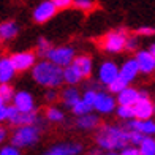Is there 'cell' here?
<instances>
[{"mask_svg":"<svg viewBox=\"0 0 155 155\" xmlns=\"http://www.w3.org/2000/svg\"><path fill=\"white\" fill-rule=\"evenodd\" d=\"M32 70V78L33 81L41 87L46 89H57L63 84V71L62 67L49 62L48 59L35 62Z\"/></svg>","mask_w":155,"mask_h":155,"instance_id":"1","label":"cell"},{"mask_svg":"<svg viewBox=\"0 0 155 155\" xmlns=\"http://www.w3.org/2000/svg\"><path fill=\"white\" fill-rule=\"evenodd\" d=\"M95 139L98 147L103 150H120L128 144V131L124 127L104 124L98 128Z\"/></svg>","mask_w":155,"mask_h":155,"instance_id":"2","label":"cell"},{"mask_svg":"<svg viewBox=\"0 0 155 155\" xmlns=\"http://www.w3.org/2000/svg\"><path fill=\"white\" fill-rule=\"evenodd\" d=\"M40 136H41V128L37 124L19 125L11 135V144H15L19 149H29V147L38 143Z\"/></svg>","mask_w":155,"mask_h":155,"instance_id":"3","label":"cell"},{"mask_svg":"<svg viewBox=\"0 0 155 155\" xmlns=\"http://www.w3.org/2000/svg\"><path fill=\"white\" fill-rule=\"evenodd\" d=\"M127 32L124 29H117V30H111L103 37L101 40V46L106 52L111 54H119L125 49V41H127Z\"/></svg>","mask_w":155,"mask_h":155,"instance_id":"4","label":"cell"},{"mask_svg":"<svg viewBox=\"0 0 155 155\" xmlns=\"http://www.w3.org/2000/svg\"><path fill=\"white\" fill-rule=\"evenodd\" d=\"M45 57L49 60L55 63V65L59 67H67L70 65V63L73 62L74 59V49L71 46H51L49 48V51L45 54Z\"/></svg>","mask_w":155,"mask_h":155,"instance_id":"5","label":"cell"},{"mask_svg":"<svg viewBox=\"0 0 155 155\" xmlns=\"http://www.w3.org/2000/svg\"><path fill=\"white\" fill-rule=\"evenodd\" d=\"M13 127H19V125H32V124H38L40 117L37 111H30V112H21L15 106H8V117H6Z\"/></svg>","mask_w":155,"mask_h":155,"instance_id":"6","label":"cell"},{"mask_svg":"<svg viewBox=\"0 0 155 155\" xmlns=\"http://www.w3.org/2000/svg\"><path fill=\"white\" fill-rule=\"evenodd\" d=\"M133 117L135 119H150L155 112V106L150 100V97L146 92H141L136 103L133 104Z\"/></svg>","mask_w":155,"mask_h":155,"instance_id":"7","label":"cell"},{"mask_svg":"<svg viewBox=\"0 0 155 155\" xmlns=\"http://www.w3.org/2000/svg\"><path fill=\"white\" fill-rule=\"evenodd\" d=\"M13 67H15L16 71H27L30 70L35 62H37V55L32 51H21V52H15L10 57Z\"/></svg>","mask_w":155,"mask_h":155,"instance_id":"8","label":"cell"},{"mask_svg":"<svg viewBox=\"0 0 155 155\" xmlns=\"http://www.w3.org/2000/svg\"><path fill=\"white\" fill-rule=\"evenodd\" d=\"M11 101H13V106H15L18 111H21V112L37 111L35 98H33V95L30 92H27V90H19V92H15Z\"/></svg>","mask_w":155,"mask_h":155,"instance_id":"9","label":"cell"},{"mask_svg":"<svg viewBox=\"0 0 155 155\" xmlns=\"http://www.w3.org/2000/svg\"><path fill=\"white\" fill-rule=\"evenodd\" d=\"M117 103L116 98L112 97V94L109 92H97L95 95V101H94V109L98 111L100 114H111L116 109Z\"/></svg>","mask_w":155,"mask_h":155,"instance_id":"10","label":"cell"},{"mask_svg":"<svg viewBox=\"0 0 155 155\" xmlns=\"http://www.w3.org/2000/svg\"><path fill=\"white\" fill-rule=\"evenodd\" d=\"M125 130H135V131H139L141 135L144 136H153L155 133V122L150 119H130L127 120V125L124 127Z\"/></svg>","mask_w":155,"mask_h":155,"instance_id":"11","label":"cell"},{"mask_svg":"<svg viewBox=\"0 0 155 155\" xmlns=\"http://www.w3.org/2000/svg\"><path fill=\"white\" fill-rule=\"evenodd\" d=\"M57 13V8L54 6L51 0H43L40 5H37V8L33 10V21L38 24H45L49 19H52Z\"/></svg>","mask_w":155,"mask_h":155,"instance_id":"12","label":"cell"},{"mask_svg":"<svg viewBox=\"0 0 155 155\" xmlns=\"http://www.w3.org/2000/svg\"><path fill=\"white\" fill-rule=\"evenodd\" d=\"M117 76H119V67H117V63L112 62V60L103 62L101 65H100V68H98V73H97L98 81H100L103 86L111 84Z\"/></svg>","mask_w":155,"mask_h":155,"instance_id":"13","label":"cell"},{"mask_svg":"<svg viewBox=\"0 0 155 155\" xmlns=\"http://www.w3.org/2000/svg\"><path fill=\"white\" fill-rule=\"evenodd\" d=\"M135 60L138 63L139 73L144 74H152L155 71V54L150 52L149 49H144V51H136Z\"/></svg>","mask_w":155,"mask_h":155,"instance_id":"14","label":"cell"},{"mask_svg":"<svg viewBox=\"0 0 155 155\" xmlns=\"http://www.w3.org/2000/svg\"><path fill=\"white\" fill-rule=\"evenodd\" d=\"M81 150H82L81 144L62 143V144H55L52 147H49L41 155H78V153H81Z\"/></svg>","mask_w":155,"mask_h":155,"instance_id":"15","label":"cell"},{"mask_svg":"<svg viewBox=\"0 0 155 155\" xmlns=\"http://www.w3.org/2000/svg\"><path fill=\"white\" fill-rule=\"evenodd\" d=\"M139 94H141V90H138L136 87H131L128 84L125 89H122L120 92L117 94L116 103L117 104H125V106H133V104L136 103V100L139 98Z\"/></svg>","mask_w":155,"mask_h":155,"instance_id":"16","label":"cell"},{"mask_svg":"<svg viewBox=\"0 0 155 155\" xmlns=\"http://www.w3.org/2000/svg\"><path fill=\"white\" fill-rule=\"evenodd\" d=\"M76 127L79 130H95L100 127V117H98L97 114H94L92 111L90 112H86V114H81L76 117Z\"/></svg>","mask_w":155,"mask_h":155,"instance_id":"17","label":"cell"},{"mask_svg":"<svg viewBox=\"0 0 155 155\" xmlns=\"http://www.w3.org/2000/svg\"><path fill=\"white\" fill-rule=\"evenodd\" d=\"M119 74H120L127 82H133L136 79L138 74H139V68H138V63H136L135 57L127 59L122 63V67H119Z\"/></svg>","mask_w":155,"mask_h":155,"instance_id":"18","label":"cell"},{"mask_svg":"<svg viewBox=\"0 0 155 155\" xmlns=\"http://www.w3.org/2000/svg\"><path fill=\"white\" fill-rule=\"evenodd\" d=\"M16 70L13 67L10 57H0V84L2 82H11L16 76Z\"/></svg>","mask_w":155,"mask_h":155,"instance_id":"19","label":"cell"},{"mask_svg":"<svg viewBox=\"0 0 155 155\" xmlns=\"http://www.w3.org/2000/svg\"><path fill=\"white\" fill-rule=\"evenodd\" d=\"M19 33V25L15 21H5L0 24V41L15 40Z\"/></svg>","mask_w":155,"mask_h":155,"instance_id":"20","label":"cell"},{"mask_svg":"<svg viewBox=\"0 0 155 155\" xmlns=\"http://www.w3.org/2000/svg\"><path fill=\"white\" fill-rule=\"evenodd\" d=\"M62 71H63V82L68 84V86H76V84H79L84 79V76L81 74V71L73 65V63L63 67Z\"/></svg>","mask_w":155,"mask_h":155,"instance_id":"21","label":"cell"},{"mask_svg":"<svg viewBox=\"0 0 155 155\" xmlns=\"http://www.w3.org/2000/svg\"><path fill=\"white\" fill-rule=\"evenodd\" d=\"M73 65L79 70L81 74L84 78H89L90 74H92V70H94V62L92 59L89 57V55H74V59H73Z\"/></svg>","mask_w":155,"mask_h":155,"instance_id":"22","label":"cell"},{"mask_svg":"<svg viewBox=\"0 0 155 155\" xmlns=\"http://www.w3.org/2000/svg\"><path fill=\"white\" fill-rule=\"evenodd\" d=\"M59 98L62 100V103L65 104L67 108L71 109L73 104L81 98V94H79V90L76 89V86H68L67 89L62 90V94H59Z\"/></svg>","mask_w":155,"mask_h":155,"instance_id":"23","label":"cell"},{"mask_svg":"<svg viewBox=\"0 0 155 155\" xmlns=\"http://www.w3.org/2000/svg\"><path fill=\"white\" fill-rule=\"evenodd\" d=\"M141 155H155V139L153 136H144L138 144Z\"/></svg>","mask_w":155,"mask_h":155,"instance_id":"24","label":"cell"},{"mask_svg":"<svg viewBox=\"0 0 155 155\" xmlns=\"http://www.w3.org/2000/svg\"><path fill=\"white\" fill-rule=\"evenodd\" d=\"M46 119L49 122H52V124H60V122L65 120V114H63V111L59 109V108L49 106L46 109Z\"/></svg>","mask_w":155,"mask_h":155,"instance_id":"25","label":"cell"},{"mask_svg":"<svg viewBox=\"0 0 155 155\" xmlns=\"http://www.w3.org/2000/svg\"><path fill=\"white\" fill-rule=\"evenodd\" d=\"M13 95H15V89L10 86V82H2L0 84V103H10Z\"/></svg>","mask_w":155,"mask_h":155,"instance_id":"26","label":"cell"},{"mask_svg":"<svg viewBox=\"0 0 155 155\" xmlns=\"http://www.w3.org/2000/svg\"><path fill=\"white\" fill-rule=\"evenodd\" d=\"M128 84H130V82H127V81L124 79V78H122L120 74H119V76L116 78V79L111 82V84H108L106 87L109 89V94H119L122 89H125L127 86H128Z\"/></svg>","mask_w":155,"mask_h":155,"instance_id":"27","label":"cell"},{"mask_svg":"<svg viewBox=\"0 0 155 155\" xmlns=\"http://www.w3.org/2000/svg\"><path fill=\"white\" fill-rule=\"evenodd\" d=\"M71 111H73V114L74 116H81V114H86V112H90V111H94L92 106H89V104L82 100V98H79L73 106H71Z\"/></svg>","mask_w":155,"mask_h":155,"instance_id":"28","label":"cell"},{"mask_svg":"<svg viewBox=\"0 0 155 155\" xmlns=\"http://www.w3.org/2000/svg\"><path fill=\"white\" fill-rule=\"evenodd\" d=\"M114 111H116L117 117H120L122 120H130V119H133V108H131V106L119 104V106H116Z\"/></svg>","mask_w":155,"mask_h":155,"instance_id":"29","label":"cell"},{"mask_svg":"<svg viewBox=\"0 0 155 155\" xmlns=\"http://www.w3.org/2000/svg\"><path fill=\"white\" fill-rule=\"evenodd\" d=\"M74 8L81 10V11H92L95 8V2L94 0H73Z\"/></svg>","mask_w":155,"mask_h":155,"instance_id":"30","label":"cell"},{"mask_svg":"<svg viewBox=\"0 0 155 155\" xmlns=\"http://www.w3.org/2000/svg\"><path fill=\"white\" fill-rule=\"evenodd\" d=\"M0 155H22V153H21L19 147H16L15 144H8L0 147Z\"/></svg>","mask_w":155,"mask_h":155,"instance_id":"31","label":"cell"},{"mask_svg":"<svg viewBox=\"0 0 155 155\" xmlns=\"http://www.w3.org/2000/svg\"><path fill=\"white\" fill-rule=\"evenodd\" d=\"M52 45L49 43V40H46V38H40L38 40V43H37V51H38V54L40 55H45L48 51H49V48H51Z\"/></svg>","mask_w":155,"mask_h":155,"instance_id":"32","label":"cell"},{"mask_svg":"<svg viewBox=\"0 0 155 155\" xmlns=\"http://www.w3.org/2000/svg\"><path fill=\"white\" fill-rule=\"evenodd\" d=\"M127 131H128V144L138 146L141 143V139L144 138V135H141L139 131H135V130H127Z\"/></svg>","mask_w":155,"mask_h":155,"instance_id":"33","label":"cell"},{"mask_svg":"<svg viewBox=\"0 0 155 155\" xmlns=\"http://www.w3.org/2000/svg\"><path fill=\"white\" fill-rule=\"evenodd\" d=\"M138 46H139L138 37H127L125 49H128V51H131V52H136V51H138Z\"/></svg>","mask_w":155,"mask_h":155,"instance_id":"34","label":"cell"},{"mask_svg":"<svg viewBox=\"0 0 155 155\" xmlns=\"http://www.w3.org/2000/svg\"><path fill=\"white\" fill-rule=\"evenodd\" d=\"M95 95H97V90H94V89H87L86 92L82 94V100L86 101L89 106H94V101H95ZM94 109V108H92Z\"/></svg>","mask_w":155,"mask_h":155,"instance_id":"35","label":"cell"},{"mask_svg":"<svg viewBox=\"0 0 155 155\" xmlns=\"http://www.w3.org/2000/svg\"><path fill=\"white\" fill-rule=\"evenodd\" d=\"M57 10H67L73 5V0H51Z\"/></svg>","mask_w":155,"mask_h":155,"instance_id":"36","label":"cell"},{"mask_svg":"<svg viewBox=\"0 0 155 155\" xmlns=\"http://www.w3.org/2000/svg\"><path fill=\"white\" fill-rule=\"evenodd\" d=\"M45 100L48 103H55V101L59 100V92L55 89H49L48 92L45 94Z\"/></svg>","mask_w":155,"mask_h":155,"instance_id":"37","label":"cell"},{"mask_svg":"<svg viewBox=\"0 0 155 155\" xmlns=\"http://www.w3.org/2000/svg\"><path fill=\"white\" fill-rule=\"evenodd\" d=\"M119 155H141V152L138 149V146H131V147L125 146V147L120 149V153H119Z\"/></svg>","mask_w":155,"mask_h":155,"instance_id":"38","label":"cell"},{"mask_svg":"<svg viewBox=\"0 0 155 155\" xmlns=\"http://www.w3.org/2000/svg\"><path fill=\"white\" fill-rule=\"evenodd\" d=\"M153 29H152V27H149V25H144V27H139V29H138V37H152V35H153Z\"/></svg>","mask_w":155,"mask_h":155,"instance_id":"39","label":"cell"},{"mask_svg":"<svg viewBox=\"0 0 155 155\" xmlns=\"http://www.w3.org/2000/svg\"><path fill=\"white\" fill-rule=\"evenodd\" d=\"M6 117H8V106L0 103V125L6 120Z\"/></svg>","mask_w":155,"mask_h":155,"instance_id":"40","label":"cell"},{"mask_svg":"<svg viewBox=\"0 0 155 155\" xmlns=\"http://www.w3.org/2000/svg\"><path fill=\"white\" fill-rule=\"evenodd\" d=\"M6 136H8V131H6V128H3V127L0 125V144L6 139Z\"/></svg>","mask_w":155,"mask_h":155,"instance_id":"41","label":"cell"},{"mask_svg":"<svg viewBox=\"0 0 155 155\" xmlns=\"http://www.w3.org/2000/svg\"><path fill=\"white\" fill-rule=\"evenodd\" d=\"M149 51H150V52H153V54H155V45H150V49H149Z\"/></svg>","mask_w":155,"mask_h":155,"instance_id":"42","label":"cell"},{"mask_svg":"<svg viewBox=\"0 0 155 155\" xmlns=\"http://www.w3.org/2000/svg\"><path fill=\"white\" fill-rule=\"evenodd\" d=\"M108 155H119V153H116V150H109V153Z\"/></svg>","mask_w":155,"mask_h":155,"instance_id":"43","label":"cell"},{"mask_svg":"<svg viewBox=\"0 0 155 155\" xmlns=\"http://www.w3.org/2000/svg\"><path fill=\"white\" fill-rule=\"evenodd\" d=\"M94 155H103V153H94Z\"/></svg>","mask_w":155,"mask_h":155,"instance_id":"44","label":"cell"}]
</instances>
